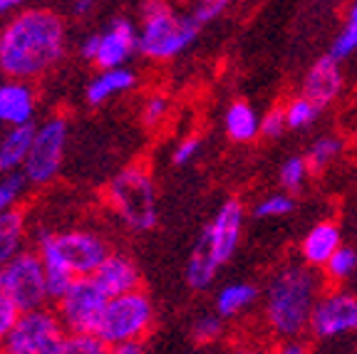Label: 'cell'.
Segmentation results:
<instances>
[{
  "instance_id": "obj_1",
  "label": "cell",
  "mask_w": 357,
  "mask_h": 354,
  "mask_svg": "<svg viewBox=\"0 0 357 354\" xmlns=\"http://www.w3.org/2000/svg\"><path fill=\"white\" fill-rule=\"evenodd\" d=\"M65 20L47 8L22 10L0 30V67L6 77L40 79L62 60Z\"/></svg>"
},
{
  "instance_id": "obj_2",
  "label": "cell",
  "mask_w": 357,
  "mask_h": 354,
  "mask_svg": "<svg viewBox=\"0 0 357 354\" xmlns=\"http://www.w3.org/2000/svg\"><path fill=\"white\" fill-rule=\"evenodd\" d=\"M323 270L307 263H283L268 277L261 293L263 325L278 344L303 339L310 327L312 307L325 290Z\"/></svg>"
},
{
  "instance_id": "obj_3",
  "label": "cell",
  "mask_w": 357,
  "mask_h": 354,
  "mask_svg": "<svg viewBox=\"0 0 357 354\" xmlns=\"http://www.w3.org/2000/svg\"><path fill=\"white\" fill-rule=\"evenodd\" d=\"M201 25L174 0H144L139 20V55L151 62H169L196 43Z\"/></svg>"
},
{
  "instance_id": "obj_4",
  "label": "cell",
  "mask_w": 357,
  "mask_h": 354,
  "mask_svg": "<svg viewBox=\"0 0 357 354\" xmlns=\"http://www.w3.org/2000/svg\"><path fill=\"white\" fill-rule=\"evenodd\" d=\"M107 206L134 233H149L159 221V194L146 164H129L107 183Z\"/></svg>"
},
{
  "instance_id": "obj_5",
  "label": "cell",
  "mask_w": 357,
  "mask_h": 354,
  "mask_svg": "<svg viewBox=\"0 0 357 354\" xmlns=\"http://www.w3.org/2000/svg\"><path fill=\"white\" fill-rule=\"evenodd\" d=\"M154 330V302L142 288L112 295L95 325V332L109 352L124 342H146Z\"/></svg>"
},
{
  "instance_id": "obj_6",
  "label": "cell",
  "mask_w": 357,
  "mask_h": 354,
  "mask_svg": "<svg viewBox=\"0 0 357 354\" xmlns=\"http://www.w3.org/2000/svg\"><path fill=\"white\" fill-rule=\"evenodd\" d=\"M38 253L45 266L67 268L75 275H95L102 266L109 248L105 238L89 231H62V233H40Z\"/></svg>"
},
{
  "instance_id": "obj_7",
  "label": "cell",
  "mask_w": 357,
  "mask_h": 354,
  "mask_svg": "<svg viewBox=\"0 0 357 354\" xmlns=\"http://www.w3.org/2000/svg\"><path fill=\"white\" fill-rule=\"evenodd\" d=\"M65 325H62L57 310L35 307L25 310L17 317L13 332L8 334L3 352L8 354H62L65 344Z\"/></svg>"
},
{
  "instance_id": "obj_8",
  "label": "cell",
  "mask_w": 357,
  "mask_h": 354,
  "mask_svg": "<svg viewBox=\"0 0 357 354\" xmlns=\"http://www.w3.org/2000/svg\"><path fill=\"white\" fill-rule=\"evenodd\" d=\"M307 334L318 342H333L357 334V293L345 285H325L312 307Z\"/></svg>"
},
{
  "instance_id": "obj_9",
  "label": "cell",
  "mask_w": 357,
  "mask_h": 354,
  "mask_svg": "<svg viewBox=\"0 0 357 354\" xmlns=\"http://www.w3.org/2000/svg\"><path fill=\"white\" fill-rule=\"evenodd\" d=\"M0 295H8L22 312L43 307L50 300L45 285V263L40 253L22 250L6 266H0Z\"/></svg>"
},
{
  "instance_id": "obj_10",
  "label": "cell",
  "mask_w": 357,
  "mask_h": 354,
  "mask_svg": "<svg viewBox=\"0 0 357 354\" xmlns=\"http://www.w3.org/2000/svg\"><path fill=\"white\" fill-rule=\"evenodd\" d=\"M65 146H67V119L65 116H50L45 119L38 129H35L33 146L22 174L28 176L30 183L35 186H45L60 174L62 159H65Z\"/></svg>"
},
{
  "instance_id": "obj_11",
  "label": "cell",
  "mask_w": 357,
  "mask_h": 354,
  "mask_svg": "<svg viewBox=\"0 0 357 354\" xmlns=\"http://www.w3.org/2000/svg\"><path fill=\"white\" fill-rule=\"evenodd\" d=\"M243 226H245V206L241 199H226L221 208L216 210V216L211 218L204 233L199 238V248L213 258L218 266H229L231 258L236 255L243 238Z\"/></svg>"
},
{
  "instance_id": "obj_12",
  "label": "cell",
  "mask_w": 357,
  "mask_h": 354,
  "mask_svg": "<svg viewBox=\"0 0 357 354\" xmlns=\"http://www.w3.org/2000/svg\"><path fill=\"white\" fill-rule=\"evenodd\" d=\"M107 300L109 295L102 290L95 275H79L73 282V288L57 300V315L67 332H77V330L95 332V325L105 310Z\"/></svg>"
},
{
  "instance_id": "obj_13",
  "label": "cell",
  "mask_w": 357,
  "mask_h": 354,
  "mask_svg": "<svg viewBox=\"0 0 357 354\" xmlns=\"http://www.w3.org/2000/svg\"><path fill=\"white\" fill-rule=\"evenodd\" d=\"M340 62L342 60H337V57L325 55L312 62L307 67V72L303 75L301 92L323 109L340 100L342 89H345V75H342Z\"/></svg>"
},
{
  "instance_id": "obj_14",
  "label": "cell",
  "mask_w": 357,
  "mask_h": 354,
  "mask_svg": "<svg viewBox=\"0 0 357 354\" xmlns=\"http://www.w3.org/2000/svg\"><path fill=\"white\" fill-rule=\"evenodd\" d=\"M134 52H139V28H134V22L127 17H119L105 33H100V45H97V55L92 62L100 70L124 67Z\"/></svg>"
},
{
  "instance_id": "obj_15",
  "label": "cell",
  "mask_w": 357,
  "mask_h": 354,
  "mask_svg": "<svg viewBox=\"0 0 357 354\" xmlns=\"http://www.w3.org/2000/svg\"><path fill=\"white\" fill-rule=\"evenodd\" d=\"M35 116V92L28 79L8 77L0 82V124L17 127L30 124Z\"/></svg>"
},
{
  "instance_id": "obj_16",
  "label": "cell",
  "mask_w": 357,
  "mask_h": 354,
  "mask_svg": "<svg viewBox=\"0 0 357 354\" xmlns=\"http://www.w3.org/2000/svg\"><path fill=\"white\" fill-rule=\"evenodd\" d=\"M342 245V233L340 226L330 218L318 221L310 231L305 233V238L301 240V258L310 268L323 270L325 263L333 258V253Z\"/></svg>"
},
{
  "instance_id": "obj_17",
  "label": "cell",
  "mask_w": 357,
  "mask_h": 354,
  "mask_svg": "<svg viewBox=\"0 0 357 354\" xmlns=\"http://www.w3.org/2000/svg\"><path fill=\"white\" fill-rule=\"evenodd\" d=\"M95 280L102 285L107 295H122V293H129V290H137L139 288V270L134 266L132 258L122 253H109L102 261V266L95 270Z\"/></svg>"
},
{
  "instance_id": "obj_18",
  "label": "cell",
  "mask_w": 357,
  "mask_h": 354,
  "mask_svg": "<svg viewBox=\"0 0 357 354\" xmlns=\"http://www.w3.org/2000/svg\"><path fill=\"white\" fill-rule=\"evenodd\" d=\"M134 87H137V75L132 70H127V67H107V70H100V75L87 84L84 94H87L89 105L100 107L107 100L129 92Z\"/></svg>"
},
{
  "instance_id": "obj_19",
  "label": "cell",
  "mask_w": 357,
  "mask_h": 354,
  "mask_svg": "<svg viewBox=\"0 0 357 354\" xmlns=\"http://www.w3.org/2000/svg\"><path fill=\"white\" fill-rule=\"evenodd\" d=\"M223 129L234 144H251L261 137V116L248 102L236 100L223 114Z\"/></svg>"
},
{
  "instance_id": "obj_20",
  "label": "cell",
  "mask_w": 357,
  "mask_h": 354,
  "mask_svg": "<svg viewBox=\"0 0 357 354\" xmlns=\"http://www.w3.org/2000/svg\"><path fill=\"white\" fill-rule=\"evenodd\" d=\"M35 129L38 127H33V122L17 124V127H10V132L0 139V174H10L25 167L35 139Z\"/></svg>"
},
{
  "instance_id": "obj_21",
  "label": "cell",
  "mask_w": 357,
  "mask_h": 354,
  "mask_svg": "<svg viewBox=\"0 0 357 354\" xmlns=\"http://www.w3.org/2000/svg\"><path fill=\"white\" fill-rule=\"evenodd\" d=\"M261 302V290L251 282H231L218 290L216 295V312L223 320H236L245 315L253 305Z\"/></svg>"
},
{
  "instance_id": "obj_22",
  "label": "cell",
  "mask_w": 357,
  "mask_h": 354,
  "mask_svg": "<svg viewBox=\"0 0 357 354\" xmlns=\"http://www.w3.org/2000/svg\"><path fill=\"white\" fill-rule=\"evenodd\" d=\"M22 238H25V216H22V210H0V266H6L17 253H22Z\"/></svg>"
},
{
  "instance_id": "obj_23",
  "label": "cell",
  "mask_w": 357,
  "mask_h": 354,
  "mask_svg": "<svg viewBox=\"0 0 357 354\" xmlns=\"http://www.w3.org/2000/svg\"><path fill=\"white\" fill-rule=\"evenodd\" d=\"M283 111H285V124H288V129L303 132V129H310L312 124L318 122L323 107H318L310 97L298 92L283 102Z\"/></svg>"
},
{
  "instance_id": "obj_24",
  "label": "cell",
  "mask_w": 357,
  "mask_h": 354,
  "mask_svg": "<svg viewBox=\"0 0 357 354\" xmlns=\"http://www.w3.org/2000/svg\"><path fill=\"white\" fill-rule=\"evenodd\" d=\"M218 270H221V266L213 263L211 255L204 253V250L196 245V248L191 250L189 263H186V282H189L191 290L204 293V290H208L213 282H216Z\"/></svg>"
},
{
  "instance_id": "obj_25",
  "label": "cell",
  "mask_w": 357,
  "mask_h": 354,
  "mask_svg": "<svg viewBox=\"0 0 357 354\" xmlns=\"http://www.w3.org/2000/svg\"><path fill=\"white\" fill-rule=\"evenodd\" d=\"M357 275V248L342 243L333 258L323 266V277L328 285H347Z\"/></svg>"
},
{
  "instance_id": "obj_26",
  "label": "cell",
  "mask_w": 357,
  "mask_h": 354,
  "mask_svg": "<svg viewBox=\"0 0 357 354\" xmlns=\"http://www.w3.org/2000/svg\"><path fill=\"white\" fill-rule=\"evenodd\" d=\"M342 149H345V139L337 137V134H325V137L315 139V144H312L305 154V161H307V167H310V171L312 174L325 171V169L342 154Z\"/></svg>"
},
{
  "instance_id": "obj_27",
  "label": "cell",
  "mask_w": 357,
  "mask_h": 354,
  "mask_svg": "<svg viewBox=\"0 0 357 354\" xmlns=\"http://www.w3.org/2000/svg\"><path fill=\"white\" fill-rule=\"evenodd\" d=\"M293 208H296V199L290 191L283 188V191H273V194L258 199L256 206H253V216L261 218V221H273V218L288 216Z\"/></svg>"
},
{
  "instance_id": "obj_28",
  "label": "cell",
  "mask_w": 357,
  "mask_h": 354,
  "mask_svg": "<svg viewBox=\"0 0 357 354\" xmlns=\"http://www.w3.org/2000/svg\"><path fill=\"white\" fill-rule=\"evenodd\" d=\"M355 52H357V0H352L345 17V25H342L340 35L333 40L330 55L337 57V60H347Z\"/></svg>"
},
{
  "instance_id": "obj_29",
  "label": "cell",
  "mask_w": 357,
  "mask_h": 354,
  "mask_svg": "<svg viewBox=\"0 0 357 354\" xmlns=\"http://www.w3.org/2000/svg\"><path fill=\"white\" fill-rule=\"evenodd\" d=\"M310 167H307L305 156H288V159L280 164V171H278V181L285 191L290 194H298L303 191V186L307 183L310 178Z\"/></svg>"
},
{
  "instance_id": "obj_30",
  "label": "cell",
  "mask_w": 357,
  "mask_h": 354,
  "mask_svg": "<svg viewBox=\"0 0 357 354\" xmlns=\"http://www.w3.org/2000/svg\"><path fill=\"white\" fill-rule=\"evenodd\" d=\"M105 352H109V347L92 330H77V332L65 334L62 354H105Z\"/></svg>"
},
{
  "instance_id": "obj_31",
  "label": "cell",
  "mask_w": 357,
  "mask_h": 354,
  "mask_svg": "<svg viewBox=\"0 0 357 354\" xmlns=\"http://www.w3.org/2000/svg\"><path fill=\"white\" fill-rule=\"evenodd\" d=\"M174 3L181 10L191 13L201 25H206V22L216 20V17H221L223 13L229 10L234 0H174Z\"/></svg>"
},
{
  "instance_id": "obj_32",
  "label": "cell",
  "mask_w": 357,
  "mask_h": 354,
  "mask_svg": "<svg viewBox=\"0 0 357 354\" xmlns=\"http://www.w3.org/2000/svg\"><path fill=\"white\" fill-rule=\"evenodd\" d=\"M223 337V317L218 312L213 315H201L191 327V339L196 344H213Z\"/></svg>"
},
{
  "instance_id": "obj_33",
  "label": "cell",
  "mask_w": 357,
  "mask_h": 354,
  "mask_svg": "<svg viewBox=\"0 0 357 354\" xmlns=\"http://www.w3.org/2000/svg\"><path fill=\"white\" fill-rule=\"evenodd\" d=\"M77 280L75 272H70L67 268H60V266H45V285H47V298L52 302L62 298L67 290L73 288V282Z\"/></svg>"
},
{
  "instance_id": "obj_34",
  "label": "cell",
  "mask_w": 357,
  "mask_h": 354,
  "mask_svg": "<svg viewBox=\"0 0 357 354\" xmlns=\"http://www.w3.org/2000/svg\"><path fill=\"white\" fill-rule=\"evenodd\" d=\"M25 183H30L28 176L17 171H10L6 174V178H0V210L15 208L22 191H25Z\"/></svg>"
},
{
  "instance_id": "obj_35",
  "label": "cell",
  "mask_w": 357,
  "mask_h": 354,
  "mask_svg": "<svg viewBox=\"0 0 357 354\" xmlns=\"http://www.w3.org/2000/svg\"><path fill=\"white\" fill-rule=\"evenodd\" d=\"M169 109H172V105H169L164 94H151L149 100L144 102V107H142V122H144V127L154 129L159 124H164L169 116Z\"/></svg>"
},
{
  "instance_id": "obj_36",
  "label": "cell",
  "mask_w": 357,
  "mask_h": 354,
  "mask_svg": "<svg viewBox=\"0 0 357 354\" xmlns=\"http://www.w3.org/2000/svg\"><path fill=\"white\" fill-rule=\"evenodd\" d=\"M201 146H204V141H201L199 134H189V137L178 139V144L172 151V164L174 167H189L191 161L201 154Z\"/></svg>"
},
{
  "instance_id": "obj_37",
  "label": "cell",
  "mask_w": 357,
  "mask_h": 354,
  "mask_svg": "<svg viewBox=\"0 0 357 354\" xmlns=\"http://www.w3.org/2000/svg\"><path fill=\"white\" fill-rule=\"evenodd\" d=\"M20 312L22 310L8 298V295H0V349H3V344H6L8 334L13 332V327H15Z\"/></svg>"
},
{
  "instance_id": "obj_38",
  "label": "cell",
  "mask_w": 357,
  "mask_h": 354,
  "mask_svg": "<svg viewBox=\"0 0 357 354\" xmlns=\"http://www.w3.org/2000/svg\"><path fill=\"white\" fill-rule=\"evenodd\" d=\"M285 129H288V124H285L283 105L273 107V109H268L266 114L261 116V137L263 139H278Z\"/></svg>"
},
{
  "instance_id": "obj_39",
  "label": "cell",
  "mask_w": 357,
  "mask_h": 354,
  "mask_svg": "<svg viewBox=\"0 0 357 354\" xmlns=\"http://www.w3.org/2000/svg\"><path fill=\"white\" fill-rule=\"evenodd\" d=\"M97 45H100V33H92V35H87V38L82 40V45H79V52H82L84 60H89V62L95 60Z\"/></svg>"
},
{
  "instance_id": "obj_40",
  "label": "cell",
  "mask_w": 357,
  "mask_h": 354,
  "mask_svg": "<svg viewBox=\"0 0 357 354\" xmlns=\"http://www.w3.org/2000/svg\"><path fill=\"white\" fill-rule=\"evenodd\" d=\"M97 8V0H73V13L77 17H84Z\"/></svg>"
},
{
  "instance_id": "obj_41",
  "label": "cell",
  "mask_w": 357,
  "mask_h": 354,
  "mask_svg": "<svg viewBox=\"0 0 357 354\" xmlns=\"http://www.w3.org/2000/svg\"><path fill=\"white\" fill-rule=\"evenodd\" d=\"M144 349H146L144 342H124V344H119L114 352L117 354H142Z\"/></svg>"
},
{
  "instance_id": "obj_42",
  "label": "cell",
  "mask_w": 357,
  "mask_h": 354,
  "mask_svg": "<svg viewBox=\"0 0 357 354\" xmlns=\"http://www.w3.org/2000/svg\"><path fill=\"white\" fill-rule=\"evenodd\" d=\"M22 3H25V0H0V15H6V13H10V10H17Z\"/></svg>"
},
{
  "instance_id": "obj_43",
  "label": "cell",
  "mask_w": 357,
  "mask_h": 354,
  "mask_svg": "<svg viewBox=\"0 0 357 354\" xmlns=\"http://www.w3.org/2000/svg\"><path fill=\"white\" fill-rule=\"evenodd\" d=\"M0 75H3V67H0Z\"/></svg>"
}]
</instances>
